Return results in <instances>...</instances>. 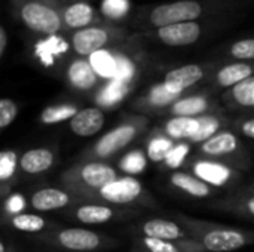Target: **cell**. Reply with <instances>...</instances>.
<instances>
[{
  "label": "cell",
  "instance_id": "obj_1",
  "mask_svg": "<svg viewBox=\"0 0 254 252\" xmlns=\"http://www.w3.org/2000/svg\"><path fill=\"white\" fill-rule=\"evenodd\" d=\"M177 218L183 221V227H186L192 239L196 241L205 252H234L254 244V230L208 224L205 221L189 220L182 214L177 215Z\"/></svg>",
  "mask_w": 254,
  "mask_h": 252
},
{
  "label": "cell",
  "instance_id": "obj_2",
  "mask_svg": "<svg viewBox=\"0 0 254 252\" xmlns=\"http://www.w3.org/2000/svg\"><path fill=\"white\" fill-rule=\"evenodd\" d=\"M118 171L101 160H85L61 175L63 186L86 201H94V196L107 184L118 180Z\"/></svg>",
  "mask_w": 254,
  "mask_h": 252
},
{
  "label": "cell",
  "instance_id": "obj_3",
  "mask_svg": "<svg viewBox=\"0 0 254 252\" xmlns=\"http://www.w3.org/2000/svg\"><path fill=\"white\" fill-rule=\"evenodd\" d=\"M146 126L144 117H132L104 134L83 156L85 160L107 159L131 144Z\"/></svg>",
  "mask_w": 254,
  "mask_h": 252
},
{
  "label": "cell",
  "instance_id": "obj_4",
  "mask_svg": "<svg viewBox=\"0 0 254 252\" xmlns=\"http://www.w3.org/2000/svg\"><path fill=\"white\" fill-rule=\"evenodd\" d=\"M207 12V4L201 0H177L171 3H164L153 6L146 18L144 22L147 27L152 28H162L180 22H190Z\"/></svg>",
  "mask_w": 254,
  "mask_h": 252
},
{
  "label": "cell",
  "instance_id": "obj_5",
  "mask_svg": "<svg viewBox=\"0 0 254 252\" xmlns=\"http://www.w3.org/2000/svg\"><path fill=\"white\" fill-rule=\"evenodd\" d=\"M21 21L37 34L52 36L63 30V15L46 3H40L36 0L25 1L19 7Z\"/></svg>",
  "mask_w": 254,
  "mask_h": 252
},
{
  "label": "cell",
  "instance_id": "obj_6",
  "mask_svg": "<svg viewBox=\"0 0 254 252\" xmlns=\"http://www.w3.org/2000/svg\"><path fill=\"white\" fill-rule=\"evenodd\" d=\"M122 36L124 30L115 27L91 25L71 34V48L80 58H86L98 50L106 49V46L112 45Z\"/></svg>",
  "mask_w": 254,
  "mask_h": 252
},
{
  "label": "cell",
  "instance_id": "obj_7",
  "mask_svg": "<svg viewBox=\"0 0 254 252\" xmlns=\"http://www.w3.org/2000/svg\"><path fill=\"white\" fill-rule=\"evenodd\" d=\"M146 196V189L135 177H119L113 183L103 187L95 196L98 202L110 203L115 206H125V205H134L141 202V199ZM97 202V203H98Z\"/></svg>",
  "mask_w": 254,
  "mask_h": 252
},
{
  "label": "cell",
  "instance_id": "obj_8",
  "mask_svg": "<svg viewBox=\"0 0 254 252\" xmlns=\"http://www.w3.org/2000/svg\"><path fill=\"white\" fill-rule=\"evenodd\" d=\"M107 239L109 238H104L88 229L70 227V229H63V230L55 232L49 238V242L67 251L92 252L107 245L109 242Z\"/></svg>",
  "mask_w": 254,
  "mask_h": 252
},
{
  "label": "cell",
  "instance_id": "obj_9",
  "mask_svg": "<svg viewBox=\"0 0 254 252\" xmlns=\"http://www.w3.org/2000/svg\"><path fill=\"white\" fill-rule=\"evenodd\" d=\"M202 33H204L202 24H199L198 21H190V22H180V24L158 28L152 33V36L165 46L183 48V46L195 45L202 37Z\"/></svg>",
  "mask_w": 254,
  "mask_h": 252
},
{
  "label": "cell",
  "instance_id": "obj_10",
  "mask_svg": "<svg viewBox=\"0 0 254 252\" xmlns=\"http://www.w3.org/2000/svg\"><path fill=\"white\" fill-rule=\"evenodd\" d=\"M241 149V141L237 134L228 129L219 131L216 135H213L210 140L201 144L199 153L204 156V159L211 160H222L226 157H234Z\"/></svg>",
  "mask_w": 254,
  "mask_h": 252
},
{
  "label": "cell",
  "instance_id": "obj_11",
  "mask_svg": "<svg viewBox=\"0 0 254 252\" xmlns=\"http://www.w3.org/2000/svg\"><path fill=\"white\" fill-rule=\"evenodd\" d=\"M138 232L144 238H153L171 242H190L193 241L190 233L176 221L164 218H152L138 226Z\"/></svg>",
  "mask_w": 254,
  "mask_h": 252
},
{
  "label": "cell",
  "instance_id": "obj_12",
  "mask_svg": "<svg viewBox=\"0 0 254 252\" xmlns=\"http://www.w3.org/2000/svg\"><path fill=\"white\" fill-rule=\"evenodd\" d=\"M193 175L207 183L214 189L226 187L232 181H235V171L219 160L211 159H199L192 165Z\"/></svg>",
  "mask_w": 254,
  "mask_h": 252
},
{
  "label": "cell",
  "instance_id": "obj_13",
  "mask_svg": "<svg viewBox=\"0 0 254 252\" xmlns=\"http://www.w3.org/2000/svg\"><path fill=\"white\" fill-rule=\"evenodd\" d=\"M125 212L121 209L113 208L112 205H101V203H82L74 206L73 209L67 211V217L73 218L82 224H106L112 220L119 218Z\"/></svg>",
  "mask_w": 254,
  "mask_h": 252
},
{
  "label": "cell",
  "instance_id": "obj_14",
  "mask_svg": "<svg viewBox=\"0 0 254 252\" xmlns=\"http://www.w3.org/2000/svg\"><path fill=\"white\" fill-rule=\"evenodd\" d=\"M76 198L64 189L46 187L34 192L30 198V206L39 212H51L74 206Z\"/></svg>",
  "mask_w": 254,
  "mask_h": 252
},
{
  "label": "cell",
  "instance_id": "obj_15",
  "mask_svg": "<svg viewBox=\"0 0 254 252\" xmlns=\"http://www.w3.org/2000/svg\"><path fill=\"white\" fill-rule=\"evenodd\" d=\"M205 76V68L199 64H186L170 70L164 76V85L174 94L182 95V92L188 88H192L198 82H201Z\"/></svg>",
  "mask_w": 254,
  "mask_h": 252
},
{
  "label": "cell",
  "instance_id": "obj_16",
  "mask_svg": "<svg viewBox=\"0 0 254 252\" xmlns=\"http://www.w3.org/2000/svg\"><path fill=\"white\" fill-rule=\"evenodd\" d=\"M106 122L104 113L98 107H88L70 120V129L77 137H92L98 134Z\"/></svg>",
  "mask_w": 254,
  "mask_h": 252
},
{
  "label": "cell",
  "instance_id": "obj_17",
  "mask_svg": "<svg viewBox=\"0 0 254 252\" xmlns=\"http://www.w3.org/2000/svg\"><path fill=\"white\" fill-rule=\"evenodd\" d=\"M67 80L77 91H91L98 85L100 76L91 65L89 59L77 58L67 68Z\"/></svg>",
  "mask_w": 254,
  "mask_h": 252
},
{
  "label": "cell",
  "instance_id": "obj_18",
  "mask_svg": "<svg viewBox=\"0 0 254 252\" xmlns=\"http://www.w3.org/2000/svg\"><path fill=\"white\" fill-rule=\"evenodd\" d=\"M252 76H254V61H237L217 70L214 74V83L219 88L231 89Z\"/></svg>",
  "mask_w": 254,
  "mask_h": 252
},
{
  "label": "cell",
  "instance_id": "obj_19",
  "mask_svg": "<svg viewBox=\"0 0 254 252\" xmlns=\"http://www.w3.org/2000/svg\"><path fill=\"white\" fill-rule=\"evenodd\" d=\"M55 154L52 150L45 147H37L27 150L19 156V169L28 175H37L49 171L54 166Z\"/></svg>",
  "mask_w": 254,
  "mask_h": 252
},
{
  "label": "cell",
  "instance_id": "obj_20",
  "mask_svg": "<svg viewBox=\"0 0 254 252\" xmlns=\"http://www.w3.org/2000/svg\"><path fill=\"white\" fill-rule=\"evenodd\" d=\"M97 21L95 9L86 1H76L63 10V22L67 30H83Z\"/></svg>",
  "mask_w": 254,
  "mask_h": 252
},
{
  "label": "cell",
  "instance_id": "obj_21",
  "mask_svg": "<svg viewBox=\"0 0 254 252\" xmlns=\"http://www.w3.org/2000/svg\"><path fill=\"white\" fill-rule=\"evenodd\" d=\"M199 129V117H185V116H174L171 117L164 126L162 132L173 141H190Z\"/></svg>",
  "mask_w": 254,
  "mask_h": 252
},
{
  "label": "cell",
  "instance_id": "obj_22",
  "mask_svg": "<svg viewBox=\"0 0 254 252\" xmlns=\"http://www.w3.org/2000/svg\"><path fill=\"white\" fill-rule=\"evenodd\" d=\"M170 183L176 189H179V190H182L186 195L193 196V198H201V199L208 198L214 192V187L208 186L207 183H204L198 177H195L192 174H188V172H182V171L173 172L171 177H170Z\"/></svg>",
  "mask_w": 254,
  "mask_h": 252
},
{
  "label": "cell",
  "instance_id": "obj_23",
  "mask_svg": "<svg viewBox=\"0 0 254 252\" xmlns=\"http://www.w3.org/2000/svg\"><path fill=\"white\" fill-rule=\"evenodd\" d=\"M138 242L149 252H205L196 241L171 242V241H161V239L143 236L138 239Z\"/></svg>",
  "mask_w": 254,
  "mask_h": 252
},
{
  "label": "cell",
  "instance_id": "obj_24",
  "mask_svg": "<svg viewBox=\"0 0 254 252\" xmlns=\"http://www.w3.org/2000/svg\"><path fill=\"white\" fill-rule=\"evenodd\" d=\"M225 101L234 107L254 108V76L231 88L225 94Z\"/></svg>",
  "mask_w": 254,
  "mask_h": 252
},
{
  "label": "cell",
  "instance_id": "obj_25",
  "mask_svg": "<svg viewBox=\"0 0 254 252\" xmlns=\"http://www.w3.org/2000/svg\"><path fill=\"white\" fill-rule=\"evenodd\" d=\"M210 107V102L205 97L195 95L188 97L176 101L171 107V113L174 116H185V117H199L205 113Z\"/></svg>",
  "mask_w": 254,
  "mask_h": 252
},
{
  "label": "cell",
  "instance_id": "obj_26",
  "mask_svg": "<svg viewBox=\"0 0 254 252\" xmlns=\"http://www.w3.org/2000/svg\"><path fill=\"white\" fill-rule=\"evenodd\" d=\"M9 224L12 229L24 233H40L48 229V221L31 212H18L9 218Z\"/></svg>",
  "mask_w": 254,
  "mask_h": 252
},
{
  "label": "cell",
  "instance_id": "obj_27",
  "mask_svg": "<svg viewBox=\"0 0 254 252\" xmlns=\"http://www.w3.org/2000/svg\"><path fill=\"white\" fill-rule=\"evenodd\" d=\"M89 62L97 71V74L103 79H115L118 71V59L116 55H113L110 50L103 49L95 52L89 56Z\"/></svg>",
  "mask_w": 254,
  "mask_h": 252
},
{
  "label": "cell",
  "instance_id": "obj_28",
  "mask_svg": "<svg viewBox=\"0 0 254 252\" xmlns=\"http://www.w3.org/2000/svg\"><path fill=\"white\" fill-rule=\"evenodd\" d=\"M79 113V108L73 104H61L46 107L40 113V122L45 125H55L65 120H71Z\"/></svg>",
  "mask_w": 254,
  "mask_h": 252
},
{
  "label": "cell",
  "instance_id": "obj_29",
  "mask_svg": "<svg viewBox=\"0 0 254 252\" xmlns=\"http://www.w3.org/2000/svg\"><path fill=\"white\" fill-rule=\"evenodd\" d=\"M174 147V141L164 134H156L147 144V157L153 162H162Z\"/></svg>",
  "mask_w": 254,
  "mask_h": 252
},
{
  "label": "cell",
  "instance_id": "obj_30",
  "mask_svg": "<svg viewBox=\"0 0 254 252\" xmlns=\"http://www.w3.org/2000/svg\"><path fill=\"white\" fill-rule=\"evenodd\" d=\"M222 126V119L213 114H207V116H199V129L195 134V137L190 140V143L198 144V143H205L207 140H210L213 135H216Z\"/></svg>",
  "mask_w": 254,
  "mask_h": 252
},
{
  "label": "cell",
  "instance_id": "obj_31",
  "mask_svg": "<svg viewBox=\"0 0 254 252\" xmlns=\"http://www.w3.org/2000/svg\"><path fill=\"white\" fill-rule=\"evenodd\" d=\"M179 97H180L179 94L171 92L164 83H159L150 89L149 95L146 97V104L152 108H159V107H165L171 102L179 101Z\"/></svg>",
  "mask_w": 254,
  "mask_h": 252
},
{
  "label": "cell",
  "instance_id": "obj_32",
  "mask_svg": "<svg viewBox=\"0 0 254 252\" xmlns=\"http://www.w3.org/2000/svg\"><path fill=\"white\" fill-rule=\"evenodd\" d=\"M217 206L225 209V211H231V212H237V214H244V215L254 217V195L246 196L243 199H237V198L228 199V201L220 202Z\"/></svg>",
  "mask_w": 254,
  "mask_h": 252
},
{
  "label": "cell",
  "instance_id": "obj_33",
  "mask_svg": "<svg viewBox=\"0 0 254 252\" xmlns=\"http://www.w3.org/2000/svg\"><path fill=\"white\" fill-rule=\"evenodd\" d=\"M16 168H19V159L13 150H4L0 153V181L6 184L13 175Z\"/></svg>",
  "mask_w": 254,
  "mask_h": 252
},
{
  "label": "cell",
  "instance_id": "obj_34",
  "mask_svg": "<svg viewBox=\"0 0 254 252\" xmlns=\"http://www.w3.org/2000/svg\"><path fill=\"white\" fill-rule=\"evenodd\" d=\"M229 56L238 61H254V37L234 42L228 50Z\"/></svg>",
  "mask_w": 254,
  "mask_h": 252
},
{
  "label": "cell",
  "instance_id": "obj_35",
  "mask_svg": "<svg viewBox=\"0 0 254 252\" xmlns=\"http://www.w3.org/2000/svg\"><path fill=\"white\" fill-rule=\"evenodd\" d=\"M125 92H127L125 83H124V82H119V80H116V79H113V80L107 85V88H104V89L101 91V94L98 95V102L103 104V105H113L115 102H118V101L124 97Z\"/></svg>",
  "mask_w": 254,
  "mask_h": 252
},
{
  "label": "cell",
  "instance_id": "obj_36",
  "mask_svg": "<svg viewBox=\"0 0 254 252\" xmlns=\"http://www.w3.org/2000/svg\"><path fill=\"white\" fill-rule=\"evenodd\" d=\"M18 114V105L10 98H1L0 100V129H6L10 126Z\"/></svg>",
  "mask_w": 254,
  "mask_h": 252
},
{
  "label": "cell",
  "instance_id": "obj_37",
  "mask_svg": "<svg viewBox=\"0 0 254 252\" xmlns=\"http://www.w3.org/2000/svg\"><path fill=\"white\" fill-rule=\"evenodd\" d=\"M121 166H122L124 171H128V172H132V174H138L146 166V156L140 150H135V151L127 154L122 159Z\"/></svg>",
  "mask_w": 254,
  "mask_h": 252
},
{
  "label": "cell",
  "instance_id": "obj_38",
  "mask_svg": "<svg viewBox=\"0 0 254 252\" xmlns=\"http://www.w3.org/2000/svg\"><path fill=\"white\" fill-rule=\"evenodd\" d=\"M103 10L110 18H119L128 10L127 0H104Z\"/></svg>",
  "mask_w": 254,
  "mask_h": 252
},
{
  "label": "cell",
  "instance_id": "obj_39",
  "mask_svg": "<svg viewBox=\"0 0 254 252\" xmlns=\"http://www.w3.org/2000/svg\"><path fill=\"white\" fill-rule=\"evenodd\" d=\"M116 59H118V71H116V80L119 82H128L134 73V68H132V64L128 58L122 56V55H116Z\"/></svg>",
  "mask_w": 254,
  "mask_h": 252
},
{
  "label": "cell",
  "instance_id": "obj_40",
  "mask_svg": "<svg viewBox=\"0 0 254 252\" xmlns=\"http://www.w3.org/2000/svg\"><path fill=\"white\" fill-rule=\"evenodd\" d=\"M188 151H189V147H188L186 144L174 146V147L171 149V151L168 153L167 159H165L167 165H168V166H171V168H177V166L182 163V160L186 157Z\"/></svg>",
  "mask_w": 254,
  "mask_h": 252
},
{
  "label": "cell",
  "instance_id": "obj_41",
  "mask_svg": "<svg viewBox=\"0 0 254 252\" xmlns=\"http://www.w3.org/2000/svg\"><path fill=\"white\" fill-rule=\"evenodd\" d=\"M241 131L243 135H246L247 138L254 140V117H249V119H244L243 122H240L237 125Z\"/></svg>",
  "mask_w": 254,
  "mask_h": 252
},
{
  "label": "cell",
  "instance_id": "obj_42",
  "mask_svg": "<svg viewBox=\"0 0 254 252\" xmlns=\"http://www.w3.org/2000/svg\"><path fill=\"white\" fill-rule=\"evenodd\" d=\"M6 46H7V34H6L4 27H0V56L4 55Z\"/></svg>",
  "mask_w": 254,
  "mask_h": 252
},
{
  "label": "cell",
  "instance_id": "obj_43",
  "mask_svg": "<svg viewBox=\"0 0 254 252\" xmlns=\"http://www.w3.org/2000/svg\"><path fill=\"white\" fill-rule=\"evenodd\" d=\"M0 252H6V242L4 241L0 242Z\"/></svg>",
  "mask_w": 254,
  "mask_h": 252
},
{
  "label": "cell",
  "instance_id": "obj_44",
  "mask_svg": "<svg viewBox=\"0 0 254 252\" xmlns=\"http://www.w3.org/2000/svg\"><path fill=\"white\" fill-rule=\"evenodd\" d=\"M253 193H254V192H253Z\"/></svg>",
  "mask_w": 254,
  "mask_h": 252
}]
</instances>
